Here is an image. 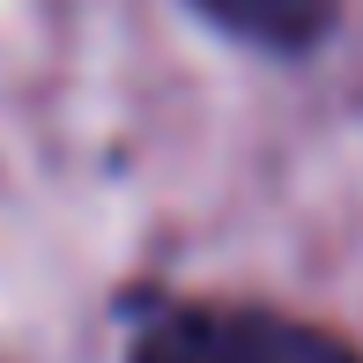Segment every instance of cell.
<instances>
[{"label":"cell","instance_id":"cell-1","mask_svg":"<svg viewBox=\"0 0 363 363\" xmlns=\"http://www.w3.org/2000/svg\"><path fill=\"white\" fill-rule=\"evenodd\" d=\"M134 363H356L334 334L282 311H230V304H186L163 311L134 341Z\"/></svg>","mask_w":363,"mask_h":363},{"label":"cell","instance_id":"cell-2","mask_svg":"<svg viewBox=\"0 0 363 363\" xmlns=\"http://www.w3.org/2000/svg\"><path fill=\"white\" fill-rule=\"evenodd\" d=\"M201 15H216L230 38L267 45V52H304L326 38L334 23V0H193Z\"/></svg>","mask_w":363,"mask_h":363}]
</instances>
